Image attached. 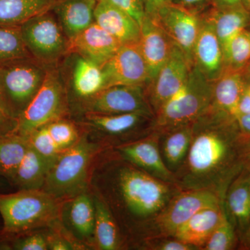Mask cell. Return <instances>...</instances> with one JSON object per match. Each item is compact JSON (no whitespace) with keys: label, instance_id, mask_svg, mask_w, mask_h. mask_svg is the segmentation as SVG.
Segmentation results:
<instances>
[{"label":"cell","instance_id":"ee69618b","mask_svg":"<svg viewBox=\"0 0 250 250\" xmlns=\"http://www.w3.org/2000/svg\"><path fill=\"white\" fill-rule=\"evenodd\" d=\"M248 113H250V95L246 88L237 106L236 117L239 115L248 114Z\"/></svg>","mask_w":250,"mask_h":250},{"label":"cell","instance_id":"ba28073f","mask_svg":"<svg viewBox=\"0 0 250 250\" xmlns=\"http://www.w3.org/2000/svg\"><path fill=\"white\" fill-rule=\"evenodd\" d=\"M63 118H70L66 88L58 65H50L42 86L18 118L12 133L27 139L36 129Z\"/></svg>","mask_w":250,"mask_h":250},{"label":"cell","instance_id":"74e56055","mask_svg":"<svg viewBox=\"0 0 250 250\" xmlns=\"http://www.w3.org/2000/svg\"><path fill=\"white\" fill-rule=\"evenodd\" d=\"M141 250H194V247L179 241L174 237L156 238L146 241Z\"/></svg>","mask_w":250,"mask_h":250},{"label":"cell","instance_id":"e0dca14e","mask_svg":"<svg viewBox=\"0 0 250 250\" xmlns=\"http://www.w3.org/2000/svg\"><path fill=\"white\" fill-rule=\"evenodd\" d=\"M113 149L125 160L148 174L174 184V174L167 168L161 156L159 131L154 130L143 139Z\"/></svg>","mask_w":250,"mask_h":250},{"label":"cell","instance_id":"b9f144b4","mask_svg":"<svg viewBox=\"0 0 250 250\" xmlns=\"http://www.w3.org/2000/svg\"><path fill=\"white\" fill-rule=\"evenodd\" d=\"M237 126L243 136L250 138V113L239 115L235 118Z\"/></svg>","mask_w":250,"mask_h":250},{"label":"cell","instance_id":"52a82bcc","mask_svg":"<svg viewBox=\"0 0 250 250\" xmlns=\"http://www.w3.org/2000/svg\"><path fill=\"white\" fill-rule=\"evenodd\" d=\"M212 102L213 82L193 65L184 86L154 115V130L193 123L209 108Z\"/></svg>","mask_w":250,"mask_h":250},{"label":"cell","instance_id":"603a6c76","mask_svg":"<svg viewBox=\"0 0 250 250\" xmlns=\"http://www.w3.org/2000/svg\"><path fill=\"white\" fill-rule=\"evenodd\" d=\"M97 0H57L52 11L69 40L94 22Z\"/></svg>","mask_w":250,"mask_h":250},{"label":"cell","instance_id":"f907efd6","mask_svg":"<svg viewBox=\"0 0 250 250\" xmlns=\"http://www.w3.org/2000/svg\"><path fill=\"white\" fill-rule=\"evenodd\" d=\"M249 75L250 76V67H249Z\"/></svg>","mask_w":250,"mask_h":250},{"label":"cell","instance_id":"83f0119b","mask_svg":"<svg viewBox=\"0 0 250 250\" xmlns=\"http://www.w3.org/2000/svg\"><path fill=\"white\" fill-rule=\"evenodd\" d=\"M203 16L213 24L223 51L233 36L246 29L250 22V15L244 6L228 9L213 7Z\"/></svg>","mask_w":250,"mask_h":250},{"label":"cell","instance_id":"8992f818","mask_svg":"<svg viewBox=\"0 0 250 250\" xmlns=\"http://www.w3.org/2000/svg\"><path fill=\"white\" fill-rule=\"evenodd\" d=\"M48 67L31 57L0 62V95L16 121L40 90Z\"/></svg>","mask_w":250,"mask_h":250},{"label":"cell","instance_id":"f1b7e54d","mask_svg":"<svg viewBox=\"0 0 250 250\" xmlns=\"http://www.w3.org/2000/svg\"><path fill=\"white\" fill-rule=\"evenodd\" d=\"M93 195L95 207V250H126L124 240L113 215L101 199Z\"/></svg>","mask_w":250,"mask_h":250},{"label":"cell","instance_id":"4dcf8cb0","mask_svg":"<svg viewBox=\"0 0 250 250\" xmlns=\"http://www.w3.org/2000/svg\"><path fill=\"white\" fill-rule=\"evenodd\" d=\"M29 147L27 139L22 136L0 135V175L11 182Z\"/></svg>","mask_w":250,"mask_h":250},{"label":"cell","instance_id":"4316f807","mask_svg":"<svg viewBox=\"0 0 250 250\" xmlns=\"http://www.w3.org/2000/svg\"><path fill=\"white\" fill-rule=\"evenodd\" d=\"M54 161L29 146L11 182L18 190H42Z\"/></svg>","mask_w":250,"mask_h":250},{"label":"cell","instance_id":"9a60e30c","mask_svg":"<svg viewBox=\"0 0 250 250\" xmlns=\"http://www.w3.org/2000/svg\"><path fill=\"white\" fill-rule=\"evenodd\" d=\"M158 22L193 65L194 45L200 31L201 16L171 2L153 15Z\"/></svg>","mask_w":250,"mask_h":250},{"label":"cell","instance_id":"30bf717a","mask_svg":"<svg viewBox=\"0 0 250 250\" xmlns=\"http://www.w3.org/2000/svg\"><path fill=\"white\" fill-rule=\"evenodd\" d=\"M31 57L46 65H57L70 52V40L52 9L20 26Z\"/></svg>","mask_w":250,"mask_h":250},{"label":"cell","instance_id":"f546056e","mask_svg":"<svg viewBox=\"0 0 250 250\" xmlns=\"http://www.w3.org/2000/svg\"><path fill=\"white\" fill-rule=\"evenodd\" d=\"M57 0H0V25L20 27L53 8Z\"/></svg>","mask_w":250,"mask_h":250},{"label":"cell","instance_id":"3957f363","mask_svg":"<svg viewBox=\"0 0 250 250\" xmlns=\"http://www.w3.org/2000/svg\"><path fill=\"white\" fill-rule=\"evenodd\" d=\"M62 200L42 190L0 194V214L5 234L21 235L58 223Z\"/></svg>","mask_w":250,"mask_h":250},{"label":"cell","instance_id":"7bdbcfd3","mask_svg":"<svg viewBox=\"0 0 250 250\" xmlns=\"http://www.w3.org/2000/svg\"><path fill=\"white\" fill-rule=\"evenodd\" d=\"M171 2V0H144L146 14L153 16L161 6Z\"/></svg>","mask_w":250,"mask_h":250},{"label":"cell","instance_id":"d6a6232c","mask_svg":"<svg viewBox=\"0 0 250 250\" xmlns=\"http://www.w3.org/2000/svg\"><path fill=\"white\" fill-rule=\"evenodd\" d=\"M30 57L23 41L21 28L0 25V62Z\"/></svg>","mask_w":250,"mask_h":250},{"label":"cell","instance_id":"ab89813d","mask_svg":"<svg viewBox=\"0 0 250 250\" xmlns=\"http://www.w3.org/2000/svg\"><path fill=\"white\" fill-rule=\"evenodd\" d=\"M17 121L12 118L5 108L0 95V135L12 133L16 129Z\"/></svg>","mask_w":250,"mask_h":250},{"label":"cell","instance_id":"836d02e7","mask_svg":"<svg viewBox=\"0 0 250 250\" xmlns=\"http://www.w3.org/2000/svg\"><path fill=\"white\" fill-rule=\"evenodd\" d=\"M45 126L62 152L75 146L83 134L80 126L71 118H61Z\"/></svg>","mask_w":250,"mask_h":250},{"label":"cell","instance_id":"ac0fdd59","mask_svg":"<svg viewBox=\"0 0 250 250\" xmlns=\"http://www.w3.org/2000/svg\"><path fill=\"white\" fill-rule=\"evenodd\" d=\"M174 45L156 18L146 14L141 24L139 46L147 64L149 82L170 58Z\"/></svg>","mask_w":250,"mask_h":250},{"label":"cell","instance_id":"8d00e7d4","mask_svg":"<svg viewBox=\"0 0 250 250\" xmlns=\"http://www.w3.org/2000/svg\"><path fill=\"white\" fill-rule=\"evenodd\" d=\"M15 240L12 248L16 250H48L46 229L21 235Z\"/></svg>","mask_w":250,"mask_h":250},{"label":"cell","instance_id":"44dd1931","mask_svg":"<svg viewBox=\"0 0 250 250\" xmlns=\"http://www.w3.org/2000/svg\"><path fill=\"white\" fill-rule=\"evenodd\" d=\"M94 22L122 45L139 42L141 36L139 23L127 13L105 0H97Z\"/></svg>","mask_w":250,"mask_h":250},{"label":"cell","instance_id":"d6986e66","mask_svg":"<svg viewBox=\"0 0 250 250\" xmlns=\"http://www.w3.org/2000/svg\"><path fill=\"white\" fill-rule=\"evenodd\" d=\"M193 65L210 82L220 77L225 70L223 48L213 24L201 16L200 31L194 45Z\"/></svg>","mask_w":250,"mask_h":250},{"label":"cell","instance_id":"5bb4252c","mask_svg":"<svg viewBox=\"0 0 250 250\" xmlns=\"http://www.w3.org/2000/svg\"><path fill=\"white\" fill-rule=\"evenodd\" d=\"M192 66L174 45L170 58L146 85L148 102L154 115L184 86Z\"/></svg>","mask_w":250,"mask_h":250},{"label":"cell","instance_id":"60d3db41","mask_svg":"<svg viewBox=\"0 0 250 250\" xmlns=\"http://www.w3.org/2000/svg\"><path fill=\"white\" fill-rule=\"evenodd\" d=\"M171 1L198 14L202 9L210 3V0H171Z\"/></svg>","mask_w":250,"mask_h":250},{"label":"cell","instance_id":"c3c4849f","mask_svg":"<svg viewBox=\"0 0 250 250\" xmlns=\"http://www.w3.org/2000/svg\"><path fill=\"white\" fill-rule=\"evenodd\" d=\"M244 6L250 9V0H245Z\"/></svg>","mask_w":250,"mask_h":250},{"label":"cell","instance_id":"4fadbf2b","mask_svg":"<svg viewBox=\"0 0 250 250\" xmlns=\"http://www.w3.org/2000/svg\"><path fill=\"white\" fill-rule=\"evenodd\" d=\"M85 113L104 115L141 113L154 116L148 102L146 85L106 87L85 105L82 114Z\"/></svg>","mask_w":250,"mask_h":250},{"label":"cell","instance_id":"f35d334b","mask_svg":"<svg viewBox=\"0 0 250 250\" xmlns=\"http://www.w3.org/2000/svg\"><path fill=\"white\" fill-rule=\"evenodd\" d=\"M134 18L141 25L145 16L144 0H105Z\"/></svg>","mask_w":250,"mask_h":250},{"label":"cell","instance_id":"681fc988","mask_svg":"<svg viewBox=\"0 0 250 250\" xmlns=\"http://www.w3.org/2000/svg\"><path fill=\"white\" fill-rule=\"evenodd\" d=\"M247 90H248V93H249L250 95V84L248 85V87H247Z\"/></svg>","mask_w":250,"mask_h":250},{"label":"cell","instance_id":"d590c367","mask_svg":"<svg viewBox=\"0 0 250 250\" xmlns=\"http://www.w3.org/2000/svg\"><path fill=\"white\" fill-rule=\"evenodd\" d=\"M27 141L29 146L36 152L52 160H56L62 153L49 134L46 126L34 131L27 138Z\"/></svg>","mask_w":250,"mask_h":250},{"label":"cell","instance_id":"e575fe53","mask_svg":"<svg viewBox=\"0 0 250 250\" xmlns=\"http://www.w3.org/2000/svg\"><path fill=\"white\" fill-rule=\"evenodd\" d=\"M236 229L229 218L225 208L221 220L210 234L208 241H207L202 250H229L233 249L236 243Z\"/></svg>","mask_w":250,"mask_h":250},{"label":"cell","instance_id":"f6af8a7d","mask_svg":"<svg viewBox=\"0 0 250 250\" xmlns=\"http://www.w3.org/2000/svg\"><path fill=\"white\" fill-rule=\"evenodd\" d=\"M210 4L213 5V7L217 9H228L244 6L243 0H210Z\"/></svg>","mask_w":250,"mask_h":250},{"label":"cell","instance_id":"bcb514c9","mask_svg":"<svg viewBox=\"0 0 250 250\" xmlns=\"http://www.w3.org/2000/svg\"><path fill=\"white\" fill-rule=\"evenodd\" d=\"M242 241H243L245 248L250 249V222L246 232L245 233L244 236L242 238Z\"/></svg>","mask_w":250,"mask_h":250},{"label":"cell","instance_id":"cb8c5ba5","mask_svg":"<svg viewBox=\"0 0 250 250\" xmlns=\"http://www.w3.org/2000/svg\"><path fill=\"white\" fill-rule=\"evenodd\" d=\"M224 205L236 233L243 238L250 222V183L246 172L230 184L224 197Z\"/></svg>","mask_w":250,"mask_h":250},{"label":"cell","instance_id":"7a4b0ae2","mask_svg":"<svg viewBox=\"0 0 250 250\" xmlns=\"http://www.w3.org/2000/svg\"><path fill=\"white\" fill-rule=\"evenodd\" d=\"M250 161V138L233 117L213 106L193 123V134L183 164L174 172L180 190H207L225 197L242 164Z\"/></svg>","mask_w":250,"mask_h":250},{"label":"cell","instance_id":"1f68e13d","mask_svg":"<svg viewBox=\"0 0 250 250\" xmlns=\"http://www.w3.org/2000/svg\"><path fill=\"white\" fill-rule=\"evenodd\" d=\"M225 68L242 70L250 62V31L236 34L223 49Z\"/></svg>","mask_w":250,"mask_h":250},{"label":"cell","instance_id":"5b68a950","mask_svg":"<svg viewBox=\"0 0 250 250\" xmlns=\"http://www.w3.org/2000/svg\"><path fill=\"white\" fill-rule=\"evenodd\" d=\"M73 120L90 141L106 149L134 142L154 131V116L146 113H85Z\"/></svg>","mask_w":250,"mask_h":250},{"label":"cell","instance_id":"7402d4cb","mask_svg":"<svg viewBox=\"0 0 250 250\" xmlns=\"http://www.w3.org/2000/svg\"><path fill=\"white\" fill-rule=\"evenodd\" d=\"M224 210V201L220 205L199 210L176 231L174 238L196 250H202L221 220Z\"/></svg>","mask_w":250,"mask_h":250},{"label":"cell","instance_id":"277c9868","mask_svg":"<svg viewBox=\"0 0 250 250\" xmlns=\"http://www.w3.org/2000/svg\"><path fill=\"white\" fill-rule=\"evenodd\" d=\"M106 149L83 133L75 146L62 152L54 161L42 190L63 200L89 190L94 166L99 156Z\"/></svg>","mask_w":250,"mask_h":250},{"label":"cell","instance_id":"7c38bea8","mask_svg":"<svg viewBox=\"0 0 250 250\" xmlns=\"http://www.w3.org/2000/svg\"><path fill=\"white\" fill-rule=\"evenodd\" d=\"M59 221L82 250H95V207L90 189L62 200Z\"/></svg>","mask_w":250,"mask_h":250},{"label":"cell","instance_id":"ffe728a7","mask_svg":"<svg viewBox=\"0 0 250 250\" xmlns=\"http://www.w3.org/2000/svg\"><path fill=\"white\" fill-rule=\"evenodd\" d=\"M121 45L119 41L94 22L70 41V52H76L102 67Z\"/></svg>","mask_w":250,"mask_h":250},{"label":"cell","instance_id":"8fae6325","mask_svg":"<svg viewBox=\"0 0 250 250\" xmlns=\"http://www.w3.org/2000/svg\"><path fill=\"white\" fill-rule=\"evenodd\" d=\"M223 201L224 197L213 190H181L156 217L147 241L156 238L173 237L176 231L199 210L220 205Z\"/></svg>","mask_w":250,"mask_h":250},{"label":"cell","instance_id":"6da1fadb","mask_svg":"<svg viewBox=\"0 0 250 250\" xmlns=\"http://www.w3.org/2000/svg\"><path fill=\"white\" fill-rule=\"evenodd\" d=\"M90 190L101 199L113 215L126 250H141L150 237L156 217L182 190L108 149L95 163Z\"/></svg>","mask_w":250,"mask_h":250},{"label":"cell","instance_id":"d4e9b609","mask_svg":"<svg viewBox=\"0 0 250 250\" xmlns=\"http://www.w3.org/2000/svg\"><path fill=\"white\" fill-rule=\"evenodd\" d=\"M193 123L157 131L161 156L167 168L173 173L183 164L188 152L193 134Z\"/></svg>","mask_w":250,"mask_h":250},{"label":"cell","instance_id":"2e32d148","mask_svg":"<svg viewBox=\"0 0 250 250\" xmlns=\"http://www.w3.org/2000/svg\"><path fill=\"white\" fill-rule=\"evenodd\" d=\"M102 67L104 88L116 85H147V64L138 43L122 45Z\"/></svg>","mask_w":250,"mask_h":250},{"label":"cell","instance_id":"7dc6e473","mask_svg":"<svg viewBox=\"0 0 250 250\" xmlns=\"http://www.w3.org/2000/svg\"><path fill=\"white\" fill-rule=\"evenodd\" d=\"M247 175H248V179L250 183V165L248 166V170L246 171Z\"/></svg>","mask_w":250,"mask_h":250},{"label":"cell","instance_id":"816d5d0a","mask_svg":"<svg viewBox=\"0 0 250 250\" xmlns=\"http://www.w3.org/2000/svg\"><path fill=\"white\" fill-rule=\"evenodd\" d=\"M243 4H244L245 0H243Z\"/></svg>","mask_w":250,"mask_h":250},{"label":"cell","instance_id":"9c48e42d","mask_svg":"<svg viewBox=\"0 0 250 250\" xmlns=\"http://www.w3.org/2000/svg\"><path fill=\"white\" fill-rule=\"evenodd\" d=\"M66 88L70 118L82 114L85 105L104 88L102 67L76 52H70L59 62Z\"/></svg>","mask_w":250,"mask_h":250},{"label":"cell","instance_id":"484cf974","mask_svg":"<svg viewBox=\"0 0 250 250\" xmlns=\"http://www.w3.org/2000/svg\"><path fill=\"white\" fill-rule=\"evenodd\" d=\"M248 85L242 70L225 68L223 74L213 82L211 106L235 118L238 103Z\"/></svg>","mask_w":250,"mask_h":250}]
</instances>
